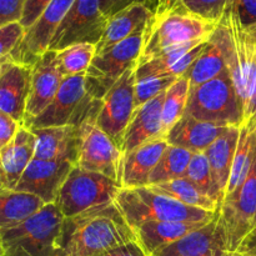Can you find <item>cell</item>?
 I'll use <instances>...</instances> for the list:
<instances>
[{
    "instance_id": "11",
    "label": "cell",
    "mask_w": 256,
    "mask_h": 256,
    "mask_svg": "<svg viewBox=\"0 0 256 256\" xmlns=\"http://www.w3.org/2000/svg\"><path fill=\"white\" fill-rule=\"evenodd\" d=\"M108 19L100 9L99 0H75L55 32L48 50L59 52L82 42L96 45L104 34Z\"/></svg>"
},
{
    "instance_id": "43",
    "label": "cell",
    "mask_w": 256,
    "mask_h": 256,
    "mask_svg": "<svg viewBox=\"0 0 256 256\" xmlns=\"http://www.w3.org/2000/svg\"><path fill=\"white\" fill-rule=\"evenodd\" d=\"M132 2H138V0H99L100 9L108 18Z\"/></svg>"
},
{
    "instance_id": "4",
    "label": "cell",
    "mask_w": 256,
    "mask_h": 256,
    "mask_svg": "<svg viewBox=\"0 0 256 256\" xmlns=\"http://www.w3.org/2000/svg\"><path fill=\"white\" fill-rule=\"evenodd\" d=\"M62 222V212L52 202L22 224L0 230L4 256H55Z\"/></svg>"
},
{
    "instance_id": "9",
    "label": "cell",
    "mask_w": 256,
    "mask_h": 256,
    "mask_svg": "<svg viewBox=\"0 0 256 256\" xmlns=\"http://www.w3.org/2000/svg\"><path fill=\"white\" fill-rule=\"evenodd\" d=\"M99 105L100 102L78 126L79 145L75 165L88 172H100L119 182L122 152L119 145L98 126Z\"/></svg>"
},
{
    "instance_id": "45",
    "label": "cell",
    "mask_w": 256,
    "mask_h": 256,
    "mask_svg": "<svg viewBox=\"0 0 256 256\" xmlns=\"http://www.w3.org/2000/svg\"><path fill=\"white\" fill-rule=\"evenodd\" d=\"M256 246V226L254 228V230H252V232H250L249 235L246 236V239L244 240V242L242 244V246H240V249L238 250L239 252H246V250L252 249V248Z\"/></svg>"
},
{
    "instance_id": "16",
    "label": "cell",
    "mask_w": 256,
    "mask_h": 256,
    "mask_svg": "<svg viewBox=\"0 0 256 256\" xmlns=\"http://www.w3.org/2000/svg\"><path fill=\"white\" fill-rule=\"evenodd\" d=\"M165 92H162L145 104L135 108L122 139V155L152 140L166 139L162 134V104Z\"/></svg>"
},
{
    "instance_id": "33",
    "label": "cell",
    "mask_w": 256,
    "mask_h": 256,
    "mask_svg": "<svg viewBox=\"0 0 256 256\" xmlns=\"http://www.w3.org/2000/svg\"><path fill=\"white\" fill-rule=\"evenodd\" d=\"M95 55H96V45L88 44V42L75 44L59 50L56 52V58L60 74L62 75V78H68L86 72Z\"/></svg>"
},
{
    "instance_id": "28",
    "label": "cell",
    "mask_w": 256,
    "mask_h": 256,
    "mask_svg": "<svg viewBox=\"0 0 256 256\" xmlns=\"http://www.w3.org/2000/svg\"><path fill=\"white\" fill-rule=\"evenodd\" d=\"M225 69L226 65H225L222 46L212 32L202 52L182 76L186 78L190 89H192L204 82H210Z\"/></svg>"
},
{
    "instance_id": "41",
    "label": "cell",
    "mask_w": 256,
    "mask_h": 256,
    "mask_svg": "<svg viewBox=\"0 0 256 256\" xmlns=\"http://www.w3.org/2000/svg\"><path fill=\"white\" fill-rule=\"evenodd\" d=\"M20 126L22 125L12 116L0 112V152L14 139Z\"/></svg>"
},
{
    "instance_id": "15",
    "label": "cell",
    "mask_w": 256,
    "mask_h": 256,
    "mask_svg": "<svg viewBox=\"0 0 256 256\" xmlns=\"http://www.w3.org/2000/svg\"><path fill=\"white\" fill-rule=\"evenodd\" d=\"M62 79L64 78L58 66L56 52L46 50L32 65V84L24 124L42 114L52 104Z\"/></svg>"
},
{
    "instance_id": "26",
    "label": "cell",
    "mask_w": 256,
    "mask_h": 256,
    "mask_svg": "<svg viewBox=\"0 0 256 256\" xmlns=\"http://www.w3.org/2000/svg\"><path fill=\"white\" fill-rule=\"evenodd\" d=\"M239 136L240 126H228L226 130L204 152L209 160L212 178L222 200L226 192Z\"/></svg>"
},
{
    "instance_id": "49",
    "label": "cell",
    "mask_w": 256,
    "mask_h": 256,
    "mask_svg": "<svg viewBox=\"0 0 256 256\" xmlns=\"http://www.w3.org/2000/svg\"><path fill=\"white\" fill-rule=\"evenodd\" d=\"M225 256H245V255L242 254V252H228V254Z\"/></svg>"
},
{
    "instance_id": "22",
    "label": "cell",
    "mask_w": 256,
    "mask_h": 256,
    "mask_svg": "<svg viewBox=\"0 0 256 256\" xmlns=\"http://www.w3.org/2000/svg\"><path fill=\"white\" fill-rule=\"evenodd\" d=\"M35 135L34 159L38 160H68L76 164L78 159V126H50L32 129Z\"/></svg>"
},
{
    "instance_id": "39",
    "label": "cell",
    "mask_w": 256,
    "mask_h": 256,
    "mask_svg": "<svg viewBox=\"0 0 256 256\" xmlns=\"http://www.w3.org/2000/svg\"><path fill=\"white\" fill-rule=\"evenodd\" d=\"M229 9L242 26L256 25V0H234Z\"/></svg>"
},
{
    "instance_id": "37",
    "label": "cell",
    "mask_w": 256,
    "mask_h": 256,
    "mask_svg": "<svg viewBox=\"0 0 256 256\" xmlns=\"http://www.w3.org/2000/svg\"><path fill=\"white\" fill-rule=\"evenodd\" d=\"M25 34V29L20 22H12L0 28V59L6 58L20 44Z\"/></svg>"
},
{
    "instance_id": "40",
    "label": "cell",
    "mask_w": 256,
    "mask_h": 256,
    "mask_svg": "<svg viewBox=\"0 0 256 256\" xmlns=\"http://www.w3.org/2000/svg\"><path fill=\"white\" fill-rule=\"evenodd\" d=\"M52 2V0H26L22 20H20V24L22 25V28L25 30L29 29L39 19L40 15L44 12V10Z\"/></svg>"
},
{
    "instance_id": "47",
    "label": "cell",
    "mask_w": 256,
    "mask_h": 256,
    "mask_svg": "<svg viewBox=\"0 0 256 256\" xmlns=\"http://www.w3.org/2000/svg\"><path fill=\"white\" fill-rule=\"evenodd\" d=\"M10 62H12L10 56H6V58H2V59H0V75H2V72H4V69L6 68V65L9 64Z\"/></svg>"
},
{
    "instance_id": "7",
    "label": "cell",
    "mask_w": 256,
    "mask_h": 256,
    "mask_svg": "<svg viewBox=\"0 0 256 256\" xmlns=\"http://www.w3.org/2000/svg\"><path fill=\"white\" fill-rule=\"evenodd\" d=\"M145 32L146 30L136 32L95 55L85 72V88L92 99L100 102L130 68L136 66L144 46Z\"/></svg>"
},
{
    "instance_id": "25",
    "label": "cell",
    "mask_w": 256,
    "mask_h": 256,
    "mask_svg": "<svg viewBox=\"0 0 256 256\" xmlns=\"http://www.w3.org/2000/svg\"><path fill=\"white\" fill-rule=\"evenodd\" d=\"M36 139L32 130L22 125L14 139L0 152V160L10 190H14L28 165L34 159Z\"/></svg>"
},
{
    "instance_id": "23",
    "label": "cell",
    "mask_w": 256,
    "mask_h": 256,
    "mask_svg": "<svg viewBox=\"0 0 256 256\" xmlns=\"http://www.w3.org/2000/svg\"><path fill=\"white\" fill-rule=\"evenodd\" d=\"M226 128L202 122L185 112L182 119L168 132L166 142L169 145L182 148L194 154L205 152L208 148L226 130Z\"/></svg>"
},
{
    "instance_id": "10",
    "label": "cell",
    "mask_w": 256,
    "mask_h": 256,
    "mask_svg": "<svg viewBox=\"0 0 256 256\" xmlns=\"http://www.w3.org/2000/svg\"><path fill=\"white\" fill-rule=\"evenodd\" d=\"M98 102L88 94L85 72L64 78L52 104L24 125L32 129L66 125L79 126Z\"/></svg>"
},
{
    "instance_id": "46",
    "label": "cell",
    "mask_w": 256,
    "mask_h": 256,
    "mask_svg": "<svg viewBox=\"0 0 256 256\" xmlns=\"http://www.w3.org/2000/svg\"><path fill=\"white\" fill-rule=\"evenodd\" d=\"M5 190H10L9 185H8L6 175H5L4 168H2V160H0V192H5Z\"/></svg>"
},
{
    "instance_id": "24",
    "label": "cell",
    "mask_w": 256,
    "mask_h": 256,
    "mask_svg": "<svg viewBox=\"0 0 256 256\" xmlns=\"http://www.w3.org/2000/svg\"><path fill=\"white\" fill-rule=\"evenodd\" d=\"M208 222H150L135 228V236L138 244L145 254L152 256L156 252L168 245L179 242L194 230L200 229Z\"/></svg>"
},
{
    "instance_id": "2",
    "label": "cell",
    "mask_w": 256,
    "mask_h": 256,
    "mask_svg": "<svg viewBox=\"0 0 256 256\" xmlns=\"http://www.w3.org/2000/svg\"><path fill=\"white\" fill-rule=\"evenodd\" d=\"M116 204L132 229L150 222H210L218 216V212L188 206L150 186L122 189Z\"/></svg>"
},
{
    "instance_id": "51",
    "label": "cell",
    "mask_w": 256,
    "mask_h": 256,
    "mask_svg": "<svg viewBox=\"0 0 256 256\" xmlns=\"http://www.w3.org/2000/svg\"><path fill=\"white\" fill-rule=\"evenodd\" d=\"M138 2H145V4L149 5V2H148V0H138Z\"/></svg>"
},
{
    "instance_id": "48",
    "label": "cell",
    "mask_w": 256,
    "mask_h": 256,
    "mask_svg": "<svg viewBox=\"0 0 256 256\" xmlns=\"http://www.w3.org/2000/svg\"><path fill=\"white\" fill-rule=\"evenodd\" d=\"M242 254H244L245 256H256V246L252 248V249L246 250V252H242Z\"/></svg>"
},
{
    "instance_id": "29",
    "label": "cell",
    "mask_w": 256,
    "mask_h": 256,
    "mask_svg": "<svg viewBox=\"0 0 256 256\" xmlns=\"http://www.w3.org/2000/svg\"><path fill=\"white\" fill-rule=\"evenodd\" d=\"M256 150V130L252 132L245 125L240 126V136L235 152L234 162H232V172H230L229 182H228L225 196L236 190L249 175L252 169Z\"/></svg>"
},
{
    "instance_id": "34",
    "label": "cell",
    "mask_w": 256,
    "mask_h": 256,
    "mask_svg": "<svg viewBox=\"0 0 256 256\" xmlns=\"http://www.w3.org/2000/svg\"><path fill=\"white\" fill-rule=\"evenodd\" d=\"M184 178L189 180L190 182H192L202 194H205L210 199L214 200L215 202H218L220 208L222 202V198L220 195L216 184H215L212 169H210L209 160H208L206 155L204 152H196V154L192 155V162H190L189 166L185 172Z\"/></svg>"
},
{
    "instance_id": "3",
    "label": "cell",
    "mask_w": 256,
    "mask_h": 256,
    "mask_svg": "<svg viewBox=\"0 0 256 256\" xmlns=\"http://www.w3.org/2000/svg\"><path fill=\"white\" fill-rule=\"evenodd\" d=\"M218 25L216 22L185 12L180 6L168 12H155L146 28L144 46L138 65L170 48L196 40H209Z\"/></svg>"
},
{
    "instance_id": "14",
    "label": "cell",
    "mask_w": 256,
    "mask_h": 256,
    "mask_svg": "<svg viewBox=\"0 0 256 256\" xmlns=\"http://www.w3.org/2000/svg\"><path fill=\"white\" fill-rule=\"evenodd\" d=\"M72 168L74 164L68 160L32 159L14 190L29 192L45 204H52Z\"/></svg>"
},
{
    "instance_id": "12",
    "label": "cell",
    "mask_w": 256,
    "mask_h": 256,
    "mask_svg": "<svg viewBox=\"0 0 256 256\" xmlns=\"http://www.w3.org/2000/svg\"><path fill=\"white\" fill-rule=\"evenodd\" d=\"M132 66L100 100L96 124L122 149L125 132L135 110V75Z\"/></svg>"
},
{
    "instance_id": "27",
    "label": "cell",
    "mask_w": 256,
    "mask_h": 256,
    "mask_svg": "<svg viewBox=\"0 0 256 256\" xmlns=\"http://www.w3.org/2000/svg\"><path fill=\"white\" fill-rule=\"evenodd\" d=\"M45 204L40 198L29 192L5 190L0 192V230L22 224L36 214Z\"/></svg>"
},
{
    "instance_id": "13",
    "label": "cell",
    "mask_w": 256,
    "mask_h": 256,
    "mask_svg": "<svg viewBox=\"0 0 256 256\" xmlns=\"http://www.w3.org/2000/svg\"><path fill=\"white\" fill-rule=\"evenodd\" d=\"M75 0H52L39 19L32 25L20 44L9 55L12 62L32 66L38 59L49 49L55 32L69 12Z\"/></svg>"
},
{
    "instance_id": "8",
    "label": "cell",
    "mask_w": 256,
    "mask_h": 256,
    "mask_svg": "<svg viewBox=\"0 0 256 256\" xmlns=\"http://www.w3.org/2000/svg\"><path fill=\"white\" fill-rule=\"evenodd\" d=\"M218 222L228 252H236L256 226V150L245 182L222 200L218 212Z\"/></svg>"
},
{
    "instance_id": "44",
    "label": "cell",
    "mask_w": 256,
    "mask_h": 256,
    "mask_svg": "<svg viewBox=\"0 0 256 256\" xmlns=\"http://www.w3.org/2000/svg\"><path fill=\"white\" fill-rule=\"evenodd\" d=\"M179 2L180 0H156V9H155V12H162L174 9L175 6H178Z\"/></svg>"
},
{
    "instance_id": "31",
    "label": "cell",
    "mask_w": 256,
    "mask_h": 256,
    "mask_svg": "<svg viewBox=\"0 0 256 256\" xmlns=\"http://www.w3.org/2000/svg\"><path fill=\"white\" fill-rule=\"evenodd\" d=\"M192 155L194 152L189 150L169 145L150 174L149 186L184 178Z\"/></svg>"
},
{
    "instance_id": "42",
    "label": "cell",
    "mask_w": 256,
    "mask_h": 256,
    "mask_svg": "<svg viewBox=\"0 0 256 256\" xmlns=\"http://www.w3.org/2000/svg\"><path fill=\"white\" fill-rule=\"evenodd\" d=\"M99 256H148L145 254L144 250L142 249L138 242H128V244L118 246L115 249L109 250V252H104V254Z\"/></svg>"
},
{
    "instance_id": "18",
    "label": "cell",
    "mask_w": 256,
    "mask_h": 256,
    "mask_svg": "<svg viewBox=\"0 0 256 256\" xmlns=\"http://www.w3.org/2000/svg\"><path fill=\"white\" fill-rule=\"evenodd\" d=\"M206 42L208 40H196L159 52L148 62L136 65V79L146 76H182L199 56Z\"/></svg>"
},
{
    "instance_id": "20",
    "label": "cell",
    "mask_w": 256,
    "mask_h": 256,
    "mask_svg": "<svg viewBox=\"0 0 256 256\" xmlns=\"http://www.w3.org/2000/svg\"><path fill=\"white\" fill-rule=\"evenodd\" d=\"M169 146L166 139H156L122 155L119 184L122 189L149 186V176Z\"/></svg>"
},
{
    "instance_id": "5",
    "label": "cell",
    "mask_w": 256,
    "mask_h": 256,
    "mask_svg": "<svg viewBox=\"0 0 256 256\" xmlns=\"http://www.w3.org/2000/svg\"><path fill=\"white\" fill-rule=\"evenodd\" d=\"M185 112L198 120L222 126H242V102L229 70H222L210 82L190 89Z\"/></svg>"
},
{
    "instance_id": "1",
    "label": "cell",
    "mask_w": 256,
    "mask_h": 256,
    "mask_svg": "<svg viewBox=\"0 0 256 256\" xmlns=\"http://www.w3.org/2000/svg\"><path fill=\"white\" fill-rule=\"evenodd\" d=\"M132 242H136L134 229L115 202L64 218L55 256H99Z\"/></svg>"
},
{
    "instance_id": "36",
    "label": "cell",
    "mask_w": 256,
    "mask_h": 256,
    "mask_svg": "<svg viewBox=\"0 0 256 256\" xmlns=\"http://www.w3.org/2000/svg\"><path fill=\"white\" fill-rule=\"evenodd\" d=\"M179 78L175 76H146L136 79L135 82V108L145 104L158 96L162 92H166L172 82Z\"/></svg>"
},
{
    "instance_id": "6",
    "label": "cell",
    "mask_w": 256,
    "mask_h": 256,
    "mask_svg": "<svg viewBox=\"0 0 256 256\" xmlns=\"http://www.w3.org/2000/svg\"><path fill=\"white\" fill-rule=\"evenodd\" d=\"M120 190L122 186L115 180L74 165L60 188L54 204L68 219L88 210L112 204L116 202Z\"/></svg>"
},
{
    "instance_id": "21",
    "label": "cell",
    "mask_w": 256,
    "mask_h": 256,
    "mask_svg": "<svg viewBox=\"0 0 256 256\" xmlns=\"http://www.w3.org/2000/svg\"><path fill=\"white\" fill-rule=\"evenodd\" d=\"M226 254V244L216 216L212 222L194 230L179 242L168 245L152 256H225Z\"/></svg>"
},
{
    "instance_id": "50",
    "label": "cell",
    "mask_w": 256,
    "mask_h": 256,
    "mask_svg": "<svg viewBox=\"0 0 256 256\" xmlns=\"http://www.w3.org/2000/svg\"><path fill=\"white\" fill-rule=\"evenodd\" d=\"M0 256H4V248H2V239H0Z\"/></svg>"
},
{
    "instance_id": "35",
    "label": "cell",
    "mask_w": 256,
    "mask_h": 256,
    "mask_svg": "<svg viewBox=\"0 0 256 256\" xmlns=\"http://www.w3.org/2000/svg\"><path fill=\"white\" fill-rule=\"evenodd\" d=\"M232 2L234 0H180L178 6L202 19L219 24Z\"/></svg>"
},
{
    "instance_id": "30",
    "label": "cell",
    "mask_w": 256,
    "mask_h": 256,
    "mask_svg": "<svg viewBox=\"0 0 256 256\" xmlns=\"http://www.w3.org/2000/svg\"><path fill=\"white\" fill-rule=\"evenodd\" d=\"M150 188L155 192H160V194H164L166 196L178 200L182 204L188 205V206L204 209L212 212H219V204L205 194H202L192 182H190L185 178L162 182V184L152 185Z\"/></svg>"
},
{
    "instance_id": "38",
    "label": "cell",
    "mask_w": 256,
    "mask_h": 256,
    "mask_svg": "<svg viewBox=\"0 0 256 256\" xmlns=\"http://www.w3.org/2000/svg\"><path fill=\"white\" fill-rule=\"evenodd\" d=\"M26 0H0V28L20 22Z\"/></svg>"
},
{
    "instance_id": "19",
    "label": "cell",
    "mask_w": 256,
    "mask_h": 256,
    "mask_svg": "<svg viewBox=\"0 0 256 256\" xmlns=\"http://www.w3.org/2000/svg\"><path fill=\"white\" fill-rule=\"evenodd\" d=\"M154 15L155 10L142 2L129 4L112 14L108 19L102 39L96 44V54L119 44L136 32L146 30Z\"/></svg>"
},
{
    "instance_id": "17",
    "label": "cell",
    "mask_w": 256,
    "mask_h": 256,
    "mask_svg": "<svg viewBox=\"0 0 256 256\" xmlns=\"http://www.w3.org/2000/svg\"><path fill=\"white\" fill-rule=\"evenodd\" d=\"M32 69L29 65L10 62L0 75V112L24 125L32 84Z\"/></svg>"
},
{
    "instance_id": "32",
    "label": "cell",
    "mask_w": 256,
    "mask_h": 256,
    "mask_svg": "<svg viewBox=\"0 0 256 256\" xmlns=\"http://www.w3.org/2000/svg\"><path fill=\"white\" fill-rule=\"evenodd\" d=\"M189 92V82L185 76H180L176 82L170 85L165 92L164 104H162V134L165 138L170 129L185 114Z\"/></svg>"
}]
</instances>
